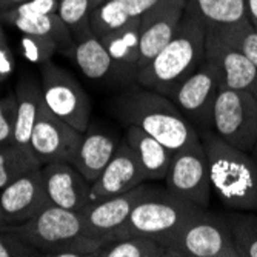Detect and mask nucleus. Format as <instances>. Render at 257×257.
<instances>
[{
  "label": "nucleus",
  "instance_id": "obj_1",
  "mask_svg": "<svg viewBox=\"0 0 257 257\" xmlns=\"http://www.w3.org/2000/svg\"><path fill=\"white\" fill-rule=\"evenodd\" d=\"M109 109L122 123L139 126L174 153L202 142L199 130L177 105L154 89L130 86L111 100Z\"/></svg>",
  "mask_w": 257,
  "mask_h": 257
},
{
  "label": "nucleus",
  "instance_id": "obj_2",
  "mask_svg": "<svg viewBox=\"0 0 257 257\" xmlns=\"http://www.w3.org/2000/svg\"><path fill=\"white\" fill-rule=\"evenodd\" d=\"M205 23L194 5L186 0L174 36L144 69L137 71L136 83L170 97L205 60Z\"/></svg>",
  "mask_w": 257,
  "mask_h": 257
},
{
  "label": "nucleus",
  "instance_id": "obj_3",
  "mask_svg": "<svg viewBox=\"0 0 257 257\" xmlns=\"http://www.w3.org/2000/svg\"><path fill=\"white\" fill-rule=\"evenodd\" d=\"M199 133L219 200L231 211L257 213V162L252 154L229 145L214 130Z\"/></svg>",
  "mask_w": 257,
  "mask_h": 257
},
{
  "label": "nucleus",
  "instance_id": "obj_4",
  "mask_svg": "<svg viewBox=\"0 0 257 257\" xmlns=\"http://www.w3.org/2000/svg\"><path fill=\"white\" fill-rule=\"evenodd\" d=\"M202 209L203 206L177 197L168 190L151 188L134 206L130 219L114 240L130 236H147L167 251Z\"/></svg>",
  "mask_w": 257,
  "mask_h": 257
},
{
  "label": "nucleus",
  "instance_id": "obj_5",
  "mask_svg": "<svg viewBox=\"0 0 257 257\" xmlns=\"http://www.w3.org/2000/svg\"><path fill=\"white\" fill-rule=\"evenodd\" d=\"M42 99L56 117L62 119L80 133L91 123V100L82 85L66 69L56 63L40 65Z\"/></svg>",
  "mask_w": 257,
  "mask_h": 257
},
{
  "label": "nucleus",
  "instance_id": "obj_6",
  "mask_svg": "<svg viewBox=\"0 0 257 257\" xmlns=\"http://www.w3.org/2000/svg\"><path fill=\"white\" fill-rule=\"evenodd\" d=\"M213 130L229 145L252 153L257 140V97L251 91L220 88L213 108Z\"/></svg>",
  "mask_w": 257,
  "mask_h": 257
},
{
  "label": "nucleus",
  "instance_id": "obj_7",
  "mask_svg": "<svg viewBox=\"0 0 257 257\" xmlns=\"http://www.w3.org/2000/svg\"><path fill=\"white\" fill-rule=\"evenodd\" d=\"M167 257H237L226 214L203 208L167 249Z\"/></svg>",
  "mask_w": 257,
  "mask_h": 257
},
{
  "label": "nucleus",
  "instance_id": "obj_8",
  "mask_svg": "<svg viewBox=\"0 0 257 257\" xmlns=\"http://www.w3.org/2000/svg\"><path fill=\"white\" fill-rule=\"evenodd\" d=\"M220 88L217 68L205 59L196 71L174 89L170 99L199 131L213 130V108Z\"/></svg>",
  "mask_w": 257,
  "mask_h": 257
},
{
  "label": "nucleus",
  "instance_id": "obj_9",
  "mask_svg": "<svg viewBox=\"0 0 257 257\" xmlns=\"http://www.w3.org/2000/svg\"><path fill=\"white\" fill-rule=\"evenodd\" d=\"M10 229L14 231L20 239L39 249L40 254L48 255L54 248L82 234L83 220L82 213L51 203L28 222Z\"/></svg>",
  "mask_w": 257,
  "mask_h": 257
},
{
  "label": "nucleus",
  "instance_id": "obj_10",
  "mask_svg": "<svg viewBox=\"0 0 257 257\" xmlns=\"http://www.w3.org/2000/svg\"><path fill=\"white\" fill-rule=\"evenodd\" d=\"M163 180L167 190L174 196L208 208L213 188L202 142L176 151Z\"/></svg>",
  "mask_w": 257,
  "mask_h": 257
},
{
  "label": "nucleus",
  "instance_id": "obj_11",
  "mask_svg": "<svg viewBox=\"0 0 257 257\" xmlns=\"http://www.w3.org/2000/svg\"><path fill=\"white\" fill-rule=\"evenodd\" d=\"M82 137L83 133L56 117L46 108V105L42 103L39 117L31 134L30 147L42 165L51 162L74 163Z\"/></svg>",
  "mask_w": 257,
  "mask_h": 257
},
{
  "label": "nucleus",
  "instance_id": "obj_12",
  "mask_svg": "<svg viewBox=\"0 0 257 257\" xmlns=\"http://www.w3.org/2000/svg\"><path fill=\"white\" fill-rule=\"evenodd\" d=\"M151 188L153 186H148L144 182L126 193L91 203L85 211H82L83 234L100 237L106 242L114 240L130 219L134 206L150 193Z\"/></svg>",
  "mask_w": 257,
  "mask_h": 257
},
{
  "label": "nucleus",
  "instance_id": "obj_13",
  "mask_svg": "<svg viewBox=\"0 0 257 257\" xmlns=\"http://www.w3.org/2000/svg\"><path fill=\"white\" fill-rule=\"evenodd\" d=\"M185 7L186 0H157L140 16V59L137 71L144 69L171 40Z\"/></svg>",
  "mask_w": 257,
  "mask_h": 257
},
{
  "label": "nucleus",
  "instance_id": "obj_14",
  "mask_svg": "<svg viewBox=\"0 0 257 257\" xmlns=\"http://www.w3.org/2000/svg\"><path fill=\"white\" fill-rule=\"evenodd\" d=\"M48 205L51 202L45 190L40 168L17 177L0 191V209L10 228L28 222Z\"/></svg>",
  "mask_w": 257,
  "mask_h": 257
},
{
  "label": "nucleus",
  "instance_id": "obj_15",
  "mask_svg": "<svg viewBox=\"0 0 257 257\" xmlns=\"http://www.w3.org/2000/svg\"><path fill=\"white\" fill-rule=\"evenodd\" d=\"M42 179L53 205L82 213L89 206L91 182L69 162H51L42 165Z\"/></svg>",
  "mask_w": 257,
  "mask_h": 257
},
{
  "label": "nucleus",
  "instance_id": "obj_16",
  "mask_svg": "<svg viewBox=\"0 0 257 257\" xmlns=\"http://www.w3.org/2000/svg\"><path fill=\"white\" fill-rule=\"evenodd\" d=\"M144 182H147V176L140 167L136 153L126 140H120L109 163L100 176L91 183L89 200L94 203L111 196L126 193Z\"/></svg>",
  "mask_w": 257,
  "mask_h": 257
},
{
  "label": "nucleus",
  "instance_id": "obj_17",
  "mask_svg": "<svg viewBox=\"0 0 257 257\" xmlns=\"http://www.w3.org/2000/svg\"><path fill=\"white\" fill-rule=\"evenodd\" d=\"M205 59L214 63L222 88L251 91L257 88V66L236 46L206 33Z\"/></svg>",
  "mask_w": 257,
  "mask_h": 257
},
{
  "label": "nucleus",
  "instance_id": "obj_18",
  "mask_svg": "<svg viewBox=\"0 0 257 257\" xmlns=\"http://www.w3.org/2000/svg\"><path fill=\"white\" fill-rule=\"evenodd\" d=\"M74 60L80 71L91 80H109L119 85L136 83V77L128 74L126 71L115 63L102 40L96 34H89L76 42Z\"/></svg>",
  "mask_w": 257,
  "mask_h": 257
},
{
  "label": "nucleus",
  "instance_id": "obj_19",
  "mask_svg": "<svg viewBox=\"0 0 257 257\" xmlns=\"http://www.w3.org/2000/svg\"><path fill=\"white\" fill-rule=\"evenodd\" d=\"M200 14L206 33L222 40L251 23L246 0H190Z\"/></svg>",
  "mask_w": 257,
  "mask_h": 257
},
{
  "label": "nucleus",
  "instance_id": "obj_20",
  "mask_svg": "<svg viewBox=\"0 0 257 257\" xmlns=\"http://www.w3.org/2000/svg\"><path fill=\"white\" fill-rule=\"evenodd\" d=\"M119 144L120 142L117 137L111 131L97 128L89 123L88 130L83 133L73 165L85 176L88 182L92 183L109 163Z\"/></svg>",
  "mask_w": 257,
  "mask_h": 257
},
{
  "label": "nucleus",
  "instance_id": "obj_21",
  "mask_svg": "<svg viewBox=\"0 0 257 257\" xmlns=\"http://www.w3.org/2000/svg\"><path fill=\"white\" fill-rule=\"evenodd\" d=\"M125 140L136 153L140 167H142L147 180H163L171 165L174 151L165 147L157 139L140 130L139 126L128 125Z\"/></svg>",
  "mask_w": 257,
  "mask_h": 257
},
{
  "label": "nucleus",
  "instance_id": "obj_22",
  "mask_svg": "<svg viewBox=\"0 0 257 257\" xmlns=\"http://www.w3.org/2000/svg\"><path fill=\"white\" fill-rule=\"evenodd\" d=\"M16 128L14 144L23 148H31L30 140L43 103L40 85L33 77H22L16 85Z\"/></svg>",
  "mask_w": 257,
  "mask_h": 257
},
{
  "label": "nucleus",
  "instance_id": "obj_23",
  "mask_svg": "<svg viewBox=\"0 0 257 257\" xmlns=\"http://www.w3.org/2000/svg\"><path fill=\"white\" fill-rule=\"evenodd\" d=\"M0 20H5L14 28H17L22 34H34V36H46L51 37L59 50L63 54L74 56L76 40L59 17L57 13L46 14V16H8L0 14Z\"/></svg>",
  "mask_w": 257,
  "mask_h": 257
},
{
  "label": "nucleus",
  "instance_id": "obj_24",
  "mask_svg": "<svg viewBox=\"0 0 257 257\" xmlns=\"http://www.w3.org/2000/svg\"><path fill=\"white\" fill-rule=\"evenodd\" d=\"M99 39L102 40L111 59L123 71L136 77L140 59V17L130 20L123 27L112 30Z\"/></svg>",
  "mask_w": 257,
  "mask_h": 257
},
{
  "label": "nucleus",
  "instance_id": "obj_25",
  "mask_svg": "<svg viewBox=\"0 0 257 257\" xmlns=\"http://www.w3.org/2000/svg\"><path fill=\"white\" fill-rule=\"evenodd\" d=\"M157 0H105L91 11V28L97 37L123 27L148 11Z\"/></svg>",
  "mask_w": 257,
  "mask_h": 257
},
{
  "label": "nucleus",
  "instance_id": "obj_26",
  "mask_svg": "<svg viewBox=\"0 0 257 257\" xmlns=\"http://www.w3.org/2000/svg\"><path fill=\"white\" fill-rule=\"evenodd\" d=\"M42 168V163L31 148L16 144L0 147V191L17 177Z\"/></svg>",
  "mask_w": 257,
  "mask_h": 257
},
{
  "label": "nucleus",
  "instance_id": "obj_27",
  "mask_svg": "<svg viewBox=\"0 0 257 257\" xmlns=\"http://www.w3.org/2000/svg\"><path fill=\"white\" fill-rule=\"evenodd\" d=\"M226 219L237 257H257L255 211H229L226 213Z\"/></svg>",
  "mask_w": 257,
  "mask_h": 257
},
{
  "label": "nucleus",
  "instance_id": "obj_28",
  "mask_svg": "<svg viewBox=\"0 0 257 257\" xmlns=\"http://www.w3.org/2000/svg\"><path fill=\"white\" fill-rule=\"evenodd\" d=\"M96 257H167V251L151 237L130 236L105 243Z\"/></svg>",
  "mask_w": 257,
  "mask_h": 257
},
{
  "label": "nucleus",
  "instance_id": "obj_29",
  "mask_svg": "<svg viewBox=\"0 0 257 257\" xmlns=\"http://www.w3.org/2000/svg\"><path fill=\"white\" fill-rule=\"evenodd\" d=\"M91 0H59L57 14L71 31L74 40L94 34L91 28Z\"/></svg>",
  "mask_w": 257,
  "mask_h": 257
},
{
  "label": "nucleus",
  "instance_id": "obj_30",
  "mask_svg": "<svg viewBox=\"0 0 257 257\" xmlns=\"http://www.w3.org/2000/svg\"><path fill=\"white\" fill-rule=\"evenodd\" d=\"M20 46L23 57L34 65H43L45 62H50L56 51H59L57 43L51 37L46 36L23 34Z\"/></svg>",
  "mask_w": 257,
  "mask_h": 257
},
{
  "label": "nucleus",
  "instance_id": "obj_31",
  "mask_svg": "<svg viewBox=\"0 0 257 257\" xmlns=\"http://www.w3.org/2000/svg\"><path fill=\"white\" fill-rule=\"evenodd\" d=\"M108 243L100 237H92L86 234H79L69 242L54 248L48 255L54 257H96L100 248Z\"/></svg>",
  "mask_w": 257,
  "mask_h": 257
},
{
  "label": "nucleus",
  "instance_id": "obj_32",
  "mask_svg": "<svg viewBox=\"0 0 257 257\" xmlns=\"http://www.w3.org/2000/svg\"><path fill=\"white\" fill-rule=\"evenodd\" d=\"M16 94L0 97V147L14 144V128H16Z\"/></svg>",
  "mask_w": 257,
  "mask_h": 257
},
{
  "label": "nucleus",
  "instance_id": "obj_33",
  "mask_svg": "<svg viewBox=\"0 0 257 257\" xmlns=\"http://www.w3.org/2000/svg\"><path fill=\"white\" fill-rule=\"evenodd\" d=\"M25 255H40V251L33 245L20 239L14 231H0V257H25Z\"/></svg>",
  "mask_w": 257,
  "mask_h": 257
},
{
  "label": "nucleus",
  "instance_id": "obj_34",
  "mask_svg": "<svg viewBox=\"0 0 257 257\" xmlns=\"http://www.w3.org/2000/svg\"><path fill=\"white\" fill-rule=\"evenodd\" d=\"M223 42L236 46L237 50H240L257 66V28L252 25V23H248L246 27H243L242 30L234 33L231 37L225 39Z\"/></svg>",
  "mask_w": 257,
  "mask_h": 257
},
{
  "label": "nucleus",
  "instance_id": "obj_35",
  "mask_svg": "<svg viewBox=\"0 0 257 257\" xmlns=\"http://www.w3.org/2000/svg\"><path fill=\"white\" fill-rule=\"evenodd\" d=\"M59 8V0H27L13 10L4 11L0 14L8 16H46L54 14Z\"/></svg>",
  "mask_w": 257,
  "mask_h": 257
},
{
  "label": "nucleus",
  "instance_id": "obj_36",
  "mask_svg": "<svg viewBox=\"0 0 257 257\" xmlns=\"http://www.w3.org/2000/svg\"><path fill=\"white\" fill-rule=\"evenodd\" d=\"M14 71V56L8 43L0 45V83L5 82Z\"/></svg>",
  "mask_w": 257,
  "mask_h": 257
},
{
  "label": "nucleus",
  "instance_id": "obj_37",
  "mask_svg": "<svg viewBox=\"0 0 257 257\" xmlns=\"http://www.w3.org/2000/svg\"><path fill=\"white\" fill-rule=\"evenodd\" d=\"M246 7H248V16L252 25L257 28V0H246Z\"/></svg>",
  "mask_w": 257,
  "mask_h": 257
},
{
  "label": "nucleus",
  "instance_id": "obj_38",
  "mask_svg": "<svg viewBox=\"0 0 257 257\" xmlns=\"http://www.w3.org/2000/svg\"><path fill=\"white\" fill-rule=\"evenodd\" d=\"M23 2H27V0H4V4H5V11L13 10V8H16L17 5H20V4H23Z\"/></svg>",
  "mask_w": 257,
  "mask_h": 257
},
{
  "label": "nucleus",
  "instance_id": "obj_39",
  "mask_svg": "<svg viewBox=\"0 0 257 257\" xmlns=\"http://www.w3.org/2000/svg\"><path fill=\"white\" fill-rule=\"evenodd\" d=\"M2 229H10V226H8V222H7V219H5V216L2 213V209H0V231H2Z\"/></svg>",
  "mask_w": 257,
  "mask_h": 257
},
{
  "label": "nucleus",
  "instance_id": "obj_40",
  "mask_svg": "<svg viewBox=\"0 0 257 257\" xmlns=\"http://www.w3.org/2000/svg\"><path fill=\"white\" fill-rule=\"evenodd\" d=\"M4 43H7V39H5V34L2 31V27H0V45H4Z\"/></svg>",
  "mask_w": 257,
  "mask_h": 257
},
{
  "label": "nucleus",
  "instance_id": "obj_41",
  "mask_svg": "<svg viewBox=\"0 0 257 257\" xmlns=\"http://www.w3.org/2000/svg\"><path fill=\"white\" fill-rule=\"evenodd\" d=\"M102 2H105V0H91V4H92V10H94L96 7H99Z\"/></svg>",
  "mask_w": 257,
  "mask_h": 257
},
{
  "label": "nucleus",
  "instance_id": "obj_42",
  "mask_svg": "<svg viewBox=\"0 0 257 257\" xmlns=\"http://www.w3.org/2000/svg\"><path fill=\"white\" fill-rule=\"evenodd\" d=\"M252 157H254L255 162H257V140H255V145H254V150H252Z\"/></svg>",
  "mask_w": 257,
  "mask_h": 257
},
{
  "label": "nucleus",
  "instance_id": "obj_43",
  "mask_svg": "<svg viewBox=\"0 0 257 257\" xmlns=\"http://www.w3.org/2000/svg\"><path fill=\"white\" fill-rule=\"evenodd\" d=\"M252 94H254V96H255V97H257V88H255V89H254V92H252Z\"/></svg>",
  "mask_w": 257,
  "mask_h": 257
}]
</instances>
